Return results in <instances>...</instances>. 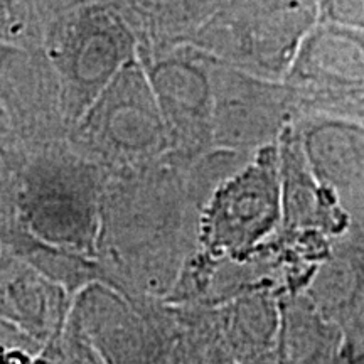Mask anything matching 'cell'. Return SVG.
<instances>
[{
    "instance_id": "3",
    "label": "cell",
    "mask_w": 364,
    "mask_h": 364,
    "mask_svg": "<svg viewBox=\"0 0 364 364\" xmlns=\"http://www.w3.org/2000/svg\"><path fill=\"white\" fill-rule=\"evenodd\" d=\"M213 129L223 142L247 144L270 136L297 102L294 90L211 58Z\"/></svg>"
},
{
    "instance_id": "2",
    "label": "cell",
    "mask_w": 364,
    "mask_h": 364,
    "mask_svg": "<svg viewBox=\"0 0 364 364\" xmlns=\"http://www.w3.org/2000/svg\"><path fill=\"white\" fill-rule=\"evenodd\" d=\"M129 26L112 9L91 4L68 12L49 36L66 115L80 122L127 63L135 59Z\"/></svg>"
},
{
    "instance_id": "7",
    "label": "cell",
    "mask_w": 364,
    "mask_h": 364,
    "mask_svg": "<svg viewBox=\"0 0 364 364\" xmlns=\"http://www.w3.org/2000/svg\"><path fill=\"white\" fill-rule=\"evenodd\" d=\"M318 19L356 27L364 33V0H318Z\"/></svg>"
},
{
    "instance_id": "4",
    "label": "cell",
    "mask_w": 364,
    "mask_h": 364,
    "mask_svg": "<svg viewBox=\"0 0 364 364\" xmlns=\"http://www.w3.org/2000/svg\"><path fill=\"white\" fill-rule=\"evenodd\" d=\"M287 73L300 102L316 108L364 88V33L318 19Z\"/></svg>"
},
{
    "instance_id": "1",
    "label": "cell",
    "mask_w": 364,
    "mask_h": 364,
    "mask_svg": "<svg viewBox=\"0 0 364 364\" xmlns=\"http://www.w3.org/2000/svg\"><path fill=\"white\" fill-rule=\"evenodd\" d=\"M318 0H226L206 31L215 58L258 75L289 71L317 24Z\"/></svg>"
},
{
    "instance_id": "5",
    "label": "cell",
    "mask_w": 364,
    "mask_h": 364,
    "mask_svg": "<svg viewBox=\"0 0 364 364\" xmlns=\"http://www.w3.org/2000/svg\"><path fill=\"white\" fill-rule=\"evenodd\" d=\"M80 122L112 149H152L166 135L156 93L136 59L122 68Z\"/></svg>"
},
{
    "instance_id": "6",
    "label": "cell",
    "mask_w": 364,
    "mask_h": 364,
    "mask_svg": "<svg viewBox=\"0 0 364 364\" xmlns=\"http://www.w3.org/2000/svg\"><path fill=\"white\" fill-rule=\"evenodd\" d=\"M166 125L193 136L213 132L211 54L172 56L156 63L149 71Z\"/></svg>"
}]
</instances>
